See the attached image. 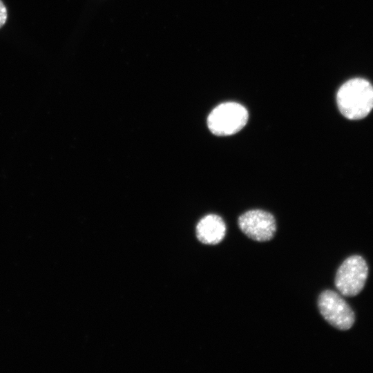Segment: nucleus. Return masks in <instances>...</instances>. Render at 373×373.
Wrapping results in <instances>:
<instances>
[{"label":"nucleus","mask_w":373,"mask_h":373,"mask_svg":"<svg viewBox=\"0 0 373 373\" xmlns=\"http://www.w3.org/2000/svg\"><path fill=\"white\" fill-rule=\"evenodd\" d=\"M336 102L344 117L350 119H362L373 108V86L362 78L350 79L339 88Z\"/></svg>","instance_id":"nucleus-1"},{"label":"nucleus","mask_w":373,"mask_h":373,"mask_svg":"<svg viewBox=\"0 0 373 373\" xmlns=\"http://www.w3.org/2000/svg\"><path fill=\"white\" fill-rule=\"evenodd\" d=\"M249 118L247 110L236 102H224L214 108L207 117L210 131L218 136L233 135L240 131Z\"/></svg>","instance_id":"nucleus-2"},{"label":"nucleus","mask_w":373,"mask_h":373,"mask_svg":"<svg viewBox=\"0 0 373 373\" xmlns=\"http://www.w3.org/2000/svg\"><path fill=\"white\" fill-rule=\"evenodd\" d=\"M367 274L365 260L360 256H352L339 267L335 277L336 287L343 296H356L363 289Z\"/></svg>","instance_id":"nucleus-3"},{"label":"nucleus","mask_w":373,"mask_h":373,"mask_svg":"<svg viewBox=\"0 0 373 373\" xmlns=\"http://www.w3.org/2000/svg\"><path fill=\"white\" fill-rule=\"evenodd\" d=\"M323 317L333 327L349 329L354 323V313L346 301L332 290L323 291L318 300Z\"/></svg>","instance_id":"nucleus-4"},{"label":"nucleus","mask_w":373,"mask_h":373,"mask_svg":"<svg viewBox=\"0 0 373 373\" xmlns=\"http://www.w3.org/2000/svg\"><path fill=\"white\" fill-rule=\"evenodd\" d=\"M240 230L249 238L258 241L270 240L275 235L276 223L270 213L261 210H249L238 218Z\"/></svg>","instance_id":"nucleus-5"},{"label":"nucleus","mask_w":373,"mask_h":373,"mask_svg":"<svg viewBox=\"0 0 373 373\" xmlns=\"http://www.w3.org/2000/svg\"><path fill=\"white\" fill-rule=\"evenodd\" d=\"M195 231L198 239L202 243L216 245L224 238L226 225L220 216L209 214L199 221Z\"/></svg>","instance_id":"nucleus-6"},{"label":"nucleus","mask_w":373,"mask_h":373,"mask_svg":"<svg viewBox=\"0 0 373 373\" xmlns=\"http://www.w3.org/2000/svg\"><path fill=\"white\" fill-rule=\"evenodd\" d=\"M8 17L7 9L2 2L0 0V28L5 24Z\"/></svg>","instance_id":"nucleus-7"}]
</instances>
